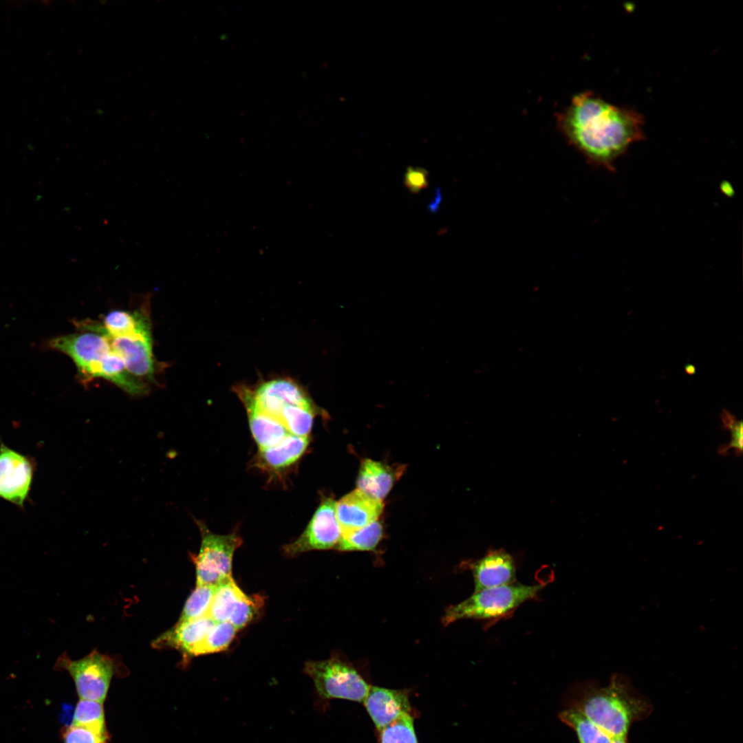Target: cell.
Segmentation results:
<instances>
[{"label":"cell","instance_id":"cell-29","mask_svg":"<svg viewBox=\"0 0 743 743\" xmlns=\"http://www.w3.org/2000/svg\"><path fill=\"white\" fill-rule=\"evenodd\" d=\"M404 184L411 193H418L429 185L428 171L418 166H408L404 175Z\"/></svg>","mask_w":743,"mask_h":743},{"label":"cell","instance_id":"cell-19","mask_svg":"<svg viewBox=\"0 0 743 743\" xmlns=\"http://www.w3.org/2000/svg\"><path fill=\"white\" fill-rule=\"evenodd\" d=\"M244 594L232 576L226 579L216 586L206 615L215 622L228 621L237 602Z\"/></svg>","mask_w":743,"mask_h":743},{"label":"cell","instance_id":"cell-6","mask_svg":"<svg viewBox=\"0 0 743 743\" xmlns=\"http://www.w3.org/2000/svg\"><path fill=\"white\" fill-rule=\"evenodd\" d=\"M202 543L195 557L197 585H217L231 577L235 551L241 544L236 534L218 535L211 532L205 524L197 521Z\"/></svg>","mask_w":743,"mask_h":743},{"label":"cell","instance_id":"cell-31","mask_svg":"<svg viewBox=\"0 0 743 743\" xmlns=\"http://www.w3.org/2000/svg\"><path fill=\"white\" fill-rule=\"evenodd\" d=\"M685 371L687 374L692 375L696 372V367L692 364H687L685 367Z\"/></svg>","mask_w":743,"mask_h":743},{"label":"cell","instance_id":"cell-15","mask_svg":"<svg viewBox=\"0 0 743 743\" xmlns=\"http://www.w3.org/2000/svg\"><path fill=\"white\" fill-rule=\"evenodd\" d=\"M215 623L207 615L188 621H177L175 626L153 640L152 645L155 648H174L190 656L193 649L204 638Z\"/></svg>","mask_w":743,"mask_h":743},{"label":"cell","instance_id":"cell-22","mask_svg":"<svg viewBox=\"0 0 743 743\" xmlns=\"http://www.w3.org/2000/svg\"><path fill=\"white\" fill-rule=\"evenodd\" d=\"M238 629L229 621L216 622L204 638L191 651L190 656L205 655L225 650Z\"/></svg>","mask_w":743,"mask_h":743},{"label":"cell","instance_id":"cell-23","mask_svg":"<svg viewBox=\"0 0 743 743\" xmlns=\"http://www.w3.org/2000/svg\"><path fill=\"white\" fill-rule=\"evenodd\" d=\"M72 724L87 727L102 735H109L103 702L80 699L73 714Z\"/></svg>","mask_w":743,"mask_h":743},{"label":"cell","instance_id":"cell-14","mask_svg":"<svg viewBox=\"0 0 743 743\" xmlns=\"http://www.w3.org/2000/svg\"><path fill=\"white\" fill-rule=\"evenodd\" d=\"M363 703L379 731L402 715L411 713L408 695L405 690L370 685Z\"/></svg>","mask_w":743,"mask_h":743},{"label":"cell","instance_id":"cell-10","mask_svg":"<svg viewBox=\"0 0 743 743\" xmlns=\"http://www.w3.org/2000/svg\"><path fill=\"white\" fill-rule=\"evenodd\" d=\"M104 336L131 374L144 382L155 381L157 363L153 351L152 333L116 337Z\"/></svg>","mask_w":743,"mask_h":743},{"label":"cell","instance_id":"cell-12","mask_svg":"<svg viewBox=\"0 0 743 743\" xmlns=\"http://www.w3.org/2000/svg\"><path fill=\"white\" fill-rule=\"evenodd\" d=\"M383 507L382 501L358 489L343 497L336 502L335 506L342 535L357 530L378 520Z\"/></svg>","mask_w":743,"mask_h":743},{"label":"cell","instance_id":"cell-11","mask_svg":"<svg viewBox=\"0 0 743 743\" xmlns=\"http://www.w3.org/2000/svg\"><path fill=\"white\" fill-rule=\"evenodd\" d=\"M473 577L474 592L517 581L513 557L504 549L488 550L482 557L469 562Z\"/></svg>","mask_w":743,"mask_h":743},{"label":"cell","instance_id":"cell-13","mask_svg":"<svg viewBox=\"0 0 743 743\" xmlns=\"http://www.w3.org/2000/svg\"><path fill=\"white\" fill-rule=\"evenodd\" d=\"M80 330H90L111 336L151 333L149 312L142 308L134 310H115L107 313L102 322L84 320L76 323Z\"/></svg>","mask_w":743,"mask_h":743},{"label":"cell","instance_id":"cell-7","mask_svg":"<svg viewBox=\"0 0 743 743\" xmlns=\"http://www.w3.org/2000/svg\"><path fill=\"white\" fill-rule=\"evenodd\" d=\"M57 670L67 671L73 678L80 699L103 702L110 682L116 673V665L110 657L96 650L79 660L61 655L55 664Z\"/></svg>","mask_w":743,"mask_h":743},{"label":"cell","instance_id":"cell-4","mask_svg":"<svg viewBox=\"0 0 743 743\" xmlns=\"http://www.w3.org/2000/svg\"><path fill=\"white\" fill-rule=\"evenodd\" d=\"M543 583L526 585L517 581L474 592L466 600L446 608L444 626L461 619L495 622L512 616L523 603L537 598Z\"/></svg>","mask_w":743,"mask_h":743},{"label":"cell","instance_id":"cell-1","mask_svg":"<svg viewBox=\"0 0 743 743\" xmlns=\"http://www.w3.org/2000/svg\"><path fill=\"white\" fill-rule=\"evenodd\" d=\"M643 115L613 105L586 91L573 96L557 116L561 133L592 165L615 172L616 160L630 146L645 139Z\"/></svg>","mask_w":743,"mask_h":743},{"label":"cell","instance_id":"cell-27","mask_svg":"<svg viewBox=\"0 0 743 743\" xmlns=\"http://www.w3.org/2000/svg\"><path fill=\"white\" fill-rule=\"evenodd\" d=\"M720 417L724 427L731 432V441L727 444L720 446L718 449V453L726 455L730 449H733L736 455H741L743 446V423L742 420H737L733 413L725 409H722Z\"/></svg>","mask_w":743,"mask_h":743},{"label":"cell","instance_id":"cell-26","mask_svg":"<svg viewBox=\"0 0 743 743\" xmlns=\"http://www.w3.org/2000/svg\"><path fill=\"white\" fill-rule=\"evenodd\" d=\"M262 599L259 596L244 594L237 602L228 621L238 630L246 626L254 618Z\"/></svg>","mask_w":743,"mask_h":743},{"label":"cell","instance_id":"cell-18","mask_svg":"<svg viewBox=\"0 0 743 743\" xmlns=\"http://www.w3.org/2000/svg\"><path fill=\"white\" fill-rule=\"evenodd\" d=\"M252 436L259 449L274 446L282 440L289 432L279 422L257 409L246 407Z\"/></svg>","mask_w":743,"mask_h":743},{"label":"cell","instance_id":"cell-9","mask_svg":"<svg viewBox=\"0 0 743 743\" xmlns=\"http://www.w3.org/2000/svg\"><path fill=\"white\" fill-rule=\"evenodd\" d=\"M35 466L33 460L0 444V498L21 508L29 495Z\"/></svg>","mask_w":743,"mask_h":743},{"label":"cell","instance_id":"cell-25","mask_svg":"<svg viewBox=\"0 0 743 743\" xmlns=\"http://www.w3.org/2000/svg\"><path fill=\"white\" fill-rule=\"evenodd\" d=\"M381 743H418L411 713H406L383 728Z\"/></svg>","mask_w":743,"mask_h":743},{"label":"cell","instance_id":"cell-21","mask_svg":"<svg viewBox=\"0 0 743 743\" xmlns=\"http://www.w3.org/2000/svg\"><path fill=\"white\" fill-rule=\"evenodd\" d=\"M383 526L378 520L354 532L343 534L336 545L341 551L372 550L383 537Z\"/></svg>","mask_w":743,"mask_h":743},{"label":"cell","instance_id":"cell-8","mask_svg":"<svg viewBox=\"0 0 743 743\" xmlns=\"http://www.w3.org/2000/svg\"><path fill=\"white\" fill-rule=\"evenodd\" d=\"M335 506L336 502L332 498L323 500L301 536L285 546L286 554L294 556L310 550L330 549L337 545L342 531Z\"/></svg>","mask_w":743,"mask_h":743},{"label":"cell","instance_id":"cell-30","mask_svg":"<svg viewBox=\"0 0 743 743\" xmlns=\"http://www.w3.org/2000/svg\"><path fill=\"white\" fill-rule=\"evenodd\" d=\"M611 743H629L628 735L612 737Z\"/></svg>","mask_w":743,"mask_h":743},{"label":"cell","instance_id":"cell-28","mask_svg":"<svg viewBox=\"0 0 743 743\" xmlns=\"http://www.w3.org/2000/svg\"><path fill=\"white\" fill-rule=\"evenodd\" d=\"M63 743H108L109 735H102L80 725L72 724L62 729Z\"/></svg>","mask_w":743,"mask_h":743},{"label":"cell","instance_id":"cell-3","mask_svg":"<svg viewBox=\"0 0 743 743\" xmlns=\"http://www.w3.org/2000/svg\"><path fill=\"white\" fill-rule=\"evenodd\" d=\"M50 345L72 358L84 380L103 378L132 396L149 391L147 383L127 370L107 338L98 332L78 330L52 339Z\"/></svg>","mask_w":743,"mask_h":743},{"label":"cell","instance_id":"cell-16","mask_svg":"<svg viewBox=\"0 0 743 743\" xmlns=\"http://www.w3.org/2000/svg\"><path fill=\"white\" fill-rule=\"evenodd\" d=\"M396 472L381 462L364 460L357 480V489L382 501L390 491L396 478Z\"/></svg>","mask_w":743,"mask_h":743},{"label":"cell","instance_id":"cell-2","mask_svg":"<svg viewBox=\"0 0 743 743\" xmlns=\"http://www.w3.org/2000/svg\"><path fill=\"white\" fill-rule=\"evenodd\" d=\"M611 737L628 735L632 724L653 711L650 700L638 692L627 676L614 673L607 685H588L574 705Z\"/></svg>","mask_w":743,"mask_h":743},{"label":"cell","instance_id":"cell-5","mask_svg":"<svg viewBox=\"0 0 743 743\" xmlns=\"http://www.w3.org/2000/svg\"><path fill=\"white\" fill-rule=\"evenodd\" d=\"M304 672L313 680L318 693L326 699L363 702L370 685L347 661L334 655L320 661H308Z\"/></svg>","mask_w":743,"mask_h":743},{"label":"cell","instance_id":"cell-20","mask_svg":"<svg viewBox=\"0 0 743 743\" xmlns=\"http://www.w3.org/2000/svg\"><path fill=\"white\" fill-rule=\"evenodd\" d=\"M559 718L574 731L579 743H611L612 737L574 707L562 711Z\"/></svg>","mask_w":743,"mask_h":743},{"label":"cell","instance_id":"cell-24","mask_svg":"<svg viewBox=\"0 0 743 743\" xmlns=\"http://www.w3.org/2000/svg\"><path fill=\"white\" fill-rule=\"evenodd\" d=\"M217 585H196L187 599L178 622L188 621L206 615Z\"/></svg>","mask_w":743,"mask_h":743},{"label":"cell","instance_id":"cell-17","mask_svg":"<svg viewBox=\"0 0 743 743\" xmlns=\"http://www.w3.org/2000/svg\"><path fill=\"white\" fill-rule=\"evenodd\" d=\"M308 437L289 433L277 444L259 449V461L268 469L279 470L297 461L308 445Z\"/></svg>","mask_w":743,"mask_h":743}]
</instances>
